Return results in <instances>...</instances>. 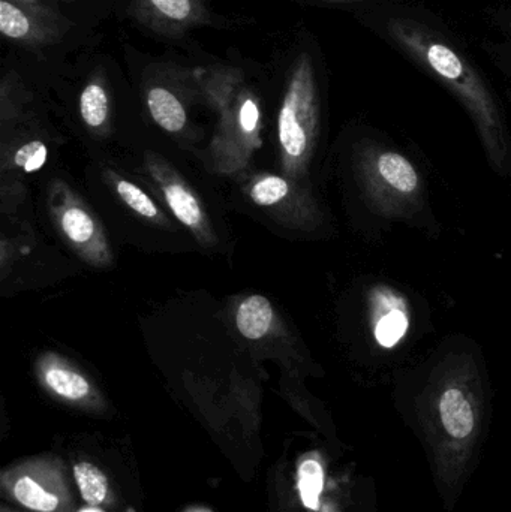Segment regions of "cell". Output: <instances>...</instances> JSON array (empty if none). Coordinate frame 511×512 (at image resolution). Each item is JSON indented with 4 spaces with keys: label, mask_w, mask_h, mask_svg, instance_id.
Segmentation results:
<instances>
[{
    "label": "cell",
    "mask_w": 511,
    "mask_h": 512,
    "mask_svg": "<svg viewBox=\"0 0 511 512\" xmlns=\"http://www.w3.org/2000/svg\"><path fill=\"white\" fill-rule=\"evenodd\" d=\"M146 101L150 116L162 129L167 132H179L185 128V107L170 89L155 84L147 90Z\"/></svg>",
    "instance_id": "52a82bcc"
},
{
    "label": "cell",
    "mask_w": 511,
    "mask_h": 512,
    "mask_svg": "<svg viewBox=\"0 0 511 512\" xmlns=\"http://www.w3.org/2000/svg\"><path fill=\"white\" fill-rule=\"evenodd\" d=\"M318 120V89L314 60L302 53L291 68L278 117L279 143L290 164L308 155Z\"/></svg>",
    "instance_id": "7a4b0ae2"
},
{
    "label": "cell",
    "mask_w": 511,
    "mask_h": 512,
    "mask_svg": "<svg viewBox=\"0 0 511 512\" xmlns=\"http://www.w3.org/2000/svg\"><path fill=\"white\" fill-rule=\"evenodd\" d=\"M162 191H164L168 206L183 225L194 231L203 230V210H201L197 198L182 183L165 182L162 185Z\"/></svg>",
    "instance_id": "9c48e42d"
},
{
    "label": "cell",
    "mask_w": 511,
    "mask_h": 512,
    "mask_svg": "<svg viewBox=\"0 0 511 512\" xmlns=\"http://www.w3.org/2000/svg\"><path fill=\"white\" fill-rule=\"evenodd\" d=\"M273 309L263 295H251L237 310L236 322L240 333L249 340H258L269 333L273 322Z\"/></svg>",
    "instance_id": "ba28073f"
},
{
    "label": "cell",
    "mask_w": 511,
    "mask_h": 512,
    "mask_svg": "<svg viewBox=\"0 0 511 512\" xmlns=\"http://www.w3.org/2000/svg\"><path fill=\"white\" fill-rule=\"evenodd\" d=\"M408 330V318L402 310L393 309L378 321L375 337L383 348H393Z\"/></svg>",
    "instance_id": "9a60e30c"
},
{
    "label": "cell",
    "mask_w": 511,
    "mask_h": 512,
    "mask_svg": "<svg viewBox=\"0 0 511 512\" xmlns=\"http://www.w3.org/2000/svg\"><path fill=\"white\" fill-rule=\"evenodd\" d=\"M384 32L417 65L443 81L488 128L497 126V107L473 60L452 39L416 18L389 17Z\"/></svg>",
    "instance_id": "6da1fadb"
},
{
    "label": "cell",
    "mask_w": 511,
    "mask_h": 512,
    "mask_svg": "<svg viewBox=\"0 0 511 512\" xmlns=\"http://www.w3.org/2000/svg\"><path fill=\"white\" fill-rule=\"evenodd\" d=\"M117 192L120 198L131 207L138 215L147 219H156L159 216L158 207L155 206L152 200L144 194L138 186L128 180H119L116 185Z\"/></svg>",
    "instance_id": "e0dca14e"
},
{
    "label": "cell",
    "mask_w": 511,
    "mask_h": 512,
    "mask_svg": "<svg viewBox=\"0 0 511 512\" xmlns=\"http://www.w3.org/2000/svg\"><path fill=\"white\" fill-rule=\"evenodd\" d=\"M326 2H332V3H351V2H359V0H326Z\"/></svg>",
    "instance_id": "44dd1931"
},
{
    "label": "cell",
    "mask_w": 511,
    "mask_h": 512,
    "mask_svg": "<svg viewBox=\"0 0 511 512\" xmlns=\"http://www.w3.org/2000/svg\"><path fill=\"white\" fill-rule=\"evenodd\" d=\"M18 504L35 512H57L66 504V492L56 472L35 468L18 472L11 483Z\"/></svg>",
    "instance_id": "5b68a950"
},
{
    "label": "cell",
    "mask_w": 511,
    "mask_h": 512,
    "mask_svg": "<svg viewBox=\"0 0 511 512\" xmlns=\"http://www.w3.org/2000/svg\"><path fill=\"white\" fill-rule=\"evenodd\" d=\"M237 122L245 134H252L260 123V107L254 96L248 95L242 99L237 111Z\"/></svg>",
    "instance_id": "d6986e66"
},
{
    "label": "cell",
    "mask_w": 511,
    "mask_h": 512,
    "mask_svg": "<svg viewBox=\"0 0 511 512\" xmlns=\"http://www.w3.org/2000/svg\"><path fill=\"white\" fill-rule=\"evenodd\" d=\"M14 2L20 3L23 6H29V8L45 9L48 8L45 5L44 0H14Z\"/></svg>",
    "instance_id": "ffe728a7"
},
{
    "label": "cell",
    "mask_w": 511,
    "mask_h": 512,
    "mask_svg": "<svg viewBox=\"0 0 511 512\" xmlns=\"http://www.w3.org/2000/svg\"><path fill=\"white\" fill-rule=\"evenodd\" d=\"M288 194H290V185L287 180L278 176L263 177L251 189L252 201L263 207L281 203Z\"/></svg>",
    "instance_id": "2e32d148"
},
{
    "label": "cell",
    "mask_w": 511,
    "mask_h": 512,
    "mask_svg": "<svg viewBox=\"0 0 511 512\" xmlns=\"http://www.w3.org/2000/svg\"><path fill=\"white\" fill-rule=\"evenodd\" d=\"M299 495L303 507L311 511L320 508L321 493L324 489L323 466L318 460L308 459L299 466Z\"/></svg>",
    "instance_id": "4fadbf2b"
},
{
    "label": "cell",
    "mask_w": 511,
    "mask_h": 512,
    "mask_svg": "<svg viewBox=\"0 0 511 512\" xmlns=\"http://www.w3.org/2000/svg\"><path fill=\"white\" fill-rule=\"evenodd\" d=\"M131 14L138 23L164 36L183 35L209 20L204 0H132Z\"/></svg>",
    "instance_id": "277c9868"
},
{
    "label": "cell",
    "mask_w": 511,
    "mask_h": 512,
    "mask_svg": "<svg viewBox=\"0 0 511 512\" xmlns=\"http://www.w3.org/2000/svg\"><path fill=\"white\" fill-rule=\"evenodd\" d=\"M69 21L51 8L35 9L14 0H0V32L23 47H47L59 41Z\"/></svg>",
    "instance_id": "3957f363"
},
{
    "label": "cell",
    "mask_w": 511,
    "mask_h": 512,
    "mask_svg": "<svg viewBox=\"0 0 511 512\" xmlns=\"http://www.w3.org/2000/svg\"><path fill=\"white\" fill-rule=\"evenodd\" d=\"M80 512H102V511L96 510V507H89V508H86V510H81Z\"/></svg>",
    "instance_id": "7402d4cb"
},
{
    "label": "cell",
    "mask_w": 511,
    "mask_h": 512,
    "mask_svg": "<svg viewBox=\"0 0 511 512\" xmlns=\"http://www.w3.org/2000/svg\"><path fill=\"white\" fill-rule=\"evenodd\" d=\"M108 93L104 84L95 78L90 81L80 96V113L90 128H102L108 119Z\"/></svg>",
    "instance_id": "7c38bea8"
},
{
    "label": "cell",
    "mask_w": 511,
    "mask_h": 512,
    "mask_svg": "<svg viewBox=\"0 0 511 512\" xmlns=\"http://www.w3.org/2000/svg\"><path fill=\"white\" fill-rule=\"evenodd\" d=\"M60 225L66 237L78 246L89 245L98 233L89 213L77 206L68 207L62 213Z\"/></svg>",
    "instance_id": "5bb4252c"
},
{
    "label": "cell",
    "mask_w": 511,
    "mask_h": 512,
    "mask_svg": "<svg viewBox=\"0 0 511 512\" xmlns=\"http://www.w3.org/2000/svg\"><path fill=\"white\" fill-rule=\"evenodd\" d=\"M75 483L81 498L89 507H99L108 496L107 477L92 463H78L74 468Z\"/></svg>",
    "instance_id": "8fae6325"
},
{
    "label": "cell",
    "mask_w": 511,
    "mask_h": 512,
    "mask_svg": "<svg viewBox=\"0 0 511 512\" xmlns=\"http://www.w3.org/2000/svg\"><path fill=\"white\" fill-rule=\"evenodd\" d=\"M378 174L396 191L411 194L419 185V176L411 162L398 153L386 152L378 158Z\"/></svg>",
    "instance_id": "30bf717a"
},
{
    "label": "cell",
    "mask_w": 511,
    "mask_h": 512,
    "mask_svg": "<svg viewBox=\"0 0 511 512\" xmlns=\"http://www.w3.org/2000/svg\"><path fill=\"white\" fill-rule=\"evenodd\" d=\"M15 164L23 168L26 173L38 171L47 161V147L41 141H32L24 144L14 158Z\"/></svg>",
    "instance_id": "ac0fdd59"
},
{
    "label": "cell",
    "mask_w": 511,
    "mask_h": 512,
    "mask_svg": "<svg viewBox=\"0 0 511 512\" xmlns=\"http://www.w3.org/2000/svg\"><path fill=\"white\" fill-rule=\"evenodd\" d=\"M510 26H511V21H510Z\"/></svg>",
    "instance_id": "603a6c76"
},
{
    "label": "cell",
    "mask_w": 511,
    "mask_h": 512,
    "mask_svg": "<svg viewBox=\"0 0 511 512\" xmlns=\"http://www.w3.org/2000/svg\"><path fill=\"white\" fill-rule=\"evenodd\" d=\"M41 373L45 385L63 399L80 402L90 396L89 381L60 361L51 358L45 361Z\"/></svg>",
    "instance_id": "8992f818"
}]
</instances>
